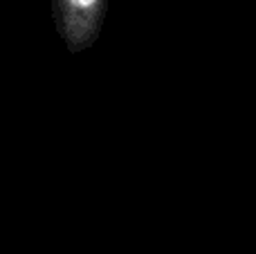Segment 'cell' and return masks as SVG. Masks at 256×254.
<instances>
[{
    "label": "cell",
    "mask_w": 256,
    "mask_h": 254,
    "mask_svg": "<svg viewBox=\"0 0 256 254\" xmlns=\"http://www.w3.org/2000/svg\"><path fill=\"white\" fill-rule=\"evenodd\" d=\"M66 2L70 4L72 9H76V12H92L102 0H66Z\"/></svg>",
    "instance_id": "1"
}]
</instances>
